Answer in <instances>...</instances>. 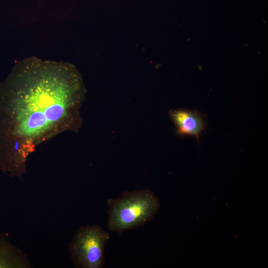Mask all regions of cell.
Segmentation results:
<instances>
[{
  "mask_svg": "<svg viewBox=\"0 0 268 268\" xmlns=\"http://www.w3.org/2000/svg\"><path fill=\"white\" fill-rule=\"evenodd\" d=\"M85 94L81 75L70 63L36 57L17 63L0 82V170L21 178L39 145L78 132Z\"/></svg>",
  "mask_w": 268,
  "mask_h": 268,
  "instance_id": "cell-1",
  "label": "cell"
},
{
  "mask_svg": "<svg viewBox=\"0 0 268 268\" xmlns=\"http://www.w3.org/2000/svg\"><path fill=\"white\" fill-rule=\"evenodd\" d=\"M28 256L14 245L6 234L0 232V268H31Z\"/></svg>",
  "mask_w": 268,
  "mask_h": 268,
  "instance_id": "cell-5",
  "label": "cell"
},
{
  "mask_svg": "<svg viewBox=\"0 0 268 268\" xmlns=\"http://www.w3.org/2000/svg\"><path fill=\"white\" fill-rule=\"evenodd\" d=\"M169 115L179 135L198 138L206 126L205 115L196 110L173 109L169 111Z\"/></svg>",
  "mask_w": 268,
  "mask_h": 268,
  "instance_id": "cell-4",
  "label": "cell"
},
{
  "mask_svg": "<svg viewBox=\"0 0 268 268\" xmlns=\"http://www.w3.org/2000/svg\"><path fill=\"white\" fill-rule=\"evenodd\" d=\"M110 235L98 225L81 226L75 231L68 246L71 261L78 268H102L104 248Z\"/></svg>",
  "mask_w": 268,
  "mask_h": 268,
  "instance_id": "cell-3",
  "label": "cell"
},
{
  "mask_svg": "<svg viewBox=\"0 0 268 268\" xmlns=\"http://www.w3.org/2000/svg\"><path fill=\"white\" fill-rule=\"evenodd\" d=\"M108 227L114 232L137 228L150 221L160 207L159 198L150 190L125 191L107 200Z\"/></svg>",
  "mask_w": 268,
  "mask_h": 268,
  "instance_id": "cell-2",
  "label": "cell"
}]
</instances>
